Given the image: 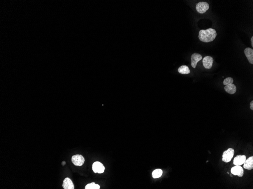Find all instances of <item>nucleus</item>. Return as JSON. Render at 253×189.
<instances>
[{
  "instance_id": "6e6552de",
  "label": "nucleus",
  "mask_w": 253,
  "mask_h": 189,
  "mask_svg": "<svg viewBox=\"0 0 253 189\" xmlns=\"http://www.w3.org/2000/svg\"><path fill=\"white\" fill-rule=\"evenodd\" d=\"M202 59V56L200 54L194 53L191 57V65L193 68L195 69L196 67L197 63Z\"/></svg>"
},
{
  "instance_id": "f8f14e48",
  "label": "nucleus",
  "mask_w": 253,
  "mask_h": 189,
  "mask_svg": "<svg viewBox=\"0 0 253 189\" xmlns=\"http://www.w3.org/2000/svg\"><path fill=\"white\" fill-rule=\"evenodd\" d=\"M224 89L226 92L231 94H235L236 91V87L233 84H229L225 86Z\"/></svg>"
},
{
  "instance_id": "ddd939ff",
  "label": "nucleus",
  "mask_w": 253,
  "mask_h": 189,
  "mask_svg": "<svg viewBox=\"0 0 253 189\" xmlns=\"http://www.w3.org/2000/svg\"><path fill=\"white\" fill-rule=\"evenodd\" d=\"M244 168L245 169L252 170L253 169V156L249 157L246 159L244 163Z\"/></svg>"
},
{
  "instance_id": "dca6fc26",
  "label": "nucleus",
  "mask_w": 253,
  "mask_h": 189,
  "mask_svg": "<svg viewBox=\"0 0 253 189\" xmlns=\"http://www.w3.org/2000/svg\"><path fill=\"white\" fill-rule=\"evenodd\" d=\"M100 186L99 185L96 184L94 182L88 184L85 186V189H99Z\"/></svg>"
},
{
  "instance_id": "6ab92c4d",
  "label": "nucleus",
  "mask_w": 253,
  "mask_h": 189,
  "mask_svg": "<svg viewBox=\"0 0 253 189\" xmlns=\"http://www.w3.org/2000/svg\"><path fill=\"white\" fill-rule=\"evenodd\" d=\"M253 37L252 36L251 38V41L252 43V47H253Z\"/></svg>"
},
{
  "instance_id": "f3484780",
  "label": "nucleus",
  "mask_w": 253,
  "mask_h": 189,
  "mask_svg": "<svg viewBox=\"0 0 253 189\" xmlns=\"http://www.w3.org/2000/svg\"><path fill=\"white\" fill-rule=\"evenodd\" d=\"M233 79L231 77H227L223 81V84L224 85H226L229 84H233Z\"/></svg>"
},
{
  "instance_id": "1a4fd4ad",
  "label": "nucleus",
  "mask_w": 253,
  "mask_h": 189,
  "mask_svg": "<svg viewBox=\"0 0 253 189\" xmlns=\"http://www.w3.org/2000/svg\"><path fill=\"white\" fill-rule=\"evenodd\" d=\"M246 159V156L239 155L236 156L234 159L233 164L235 165L241 166L244 164Z\"/></svg>"
},
{
  "instance_id": "9b49d317",
  "label": "nucleus",
  "mask_w": 253,
  "mask_h": 189,
  "mask_svg": "<svg viewBox=\"0 0 253 189\" xmlns=\"http://www.w3.org/2000/svg\"><path fill=\"white\" fill-rule=\"evenodd\" d=\"M245 53L250 64H253V50L250 48H247L245 50Z\"/></svg>"
},
{
  "instance_id": "4468645a",
  "label": "nucleus",
  "mask_w": 253,
  "mask_h": 189,
  "mask_svg": "<svg viewBox=\"0 0 253 189\" xmlns=\"http://www.w3.org/2000/svg\"><path fill=\"white\" fill-rule=\"evenodd\" d=\"M178 72L180 73L183 74H189L190 73V70L186 65H182L178 69Z\"/></svg>"
},
{
  "instance_id": "39448f33",
  "label": "nucleus",
  "mask_w": 253,
  "mask_h": 189,
  "mask_svg": "<svg viewBox=\"0 0 253 189\" xmlns=\"http://www.w3.org/2000/svg\"><path fill=\"white\" fill-rule=\"evenodd\" d=\"M92 169L94 173L101 174L104 172L105 168L100 162L97 161L93 163Z\"/></svg>"
},
{
  "instance_id": "f03ea898",
  "label": "nucleus",
  "mask_w": 253,
  "mask_h": 189,
  "mask_svg": "<svg viewBox=\"0 0 253 189\" xmlns=\"http://www.w3.org/2000/svg\"><path fill=\"white\" fill-rule=\"evenodd\" d=\"M235 151L233 149L229 148L227 150L224 151L222 154V161L226 163H228L231 161L234 155Z\"/></svg>"
},
{
  "instance_id": "0eeeda50",
  "label": "nucleus",
  "mask_w": 253,
  "mask_h": 189,
  "mask_svg": "<svg viewBox=\"0 0 253 189\" xmlns=\"http://www.w3.org/2000/svg\"><path fill=\"white\" fill-rule=\"evenodd\" d=\"M203 66L205 69H211L212 68L213 63V59L212 57L207 56L205 57L202 60Z\"/></svg>"
},
{
  "instance_id": "f257e3e1",
  "label": "nucleus",
  "mask_w": 253,
  "mask_h": 189,
  "mask_svg": "<svg viewBox=\"0 0 253 189\" xmlns=\"http://www.w3.org/2000/svg\"><path fill=\"white\" fill-rule=\"evenodd\" d=\"M216 36L217 33L215 30L212 28H208L206 30H200L198 38L201 41L207 43L214 41Z\"/></svg>"
},
{
  "instance_id": "aec40b11",
  "label": "nucleus",
  "mask_w": 253,
  "mask_h": 189,
  "mask_svg": "<svg viewBox=\"0 0 253 189\" xmlns=\"http://www.w3.org/2000/svg\"><path fill=\"white\" fill-rule=\"evenodd\" d=\"M66 163L65 162L63 161V162H62V165L63 166H64V165L66 164Z\"/></svg>"
},
{
  "instance_id": "423d86ee",
  "label": "nucleus",
  "mask_w": 253,
  "mask_h": 189,
  "mask_svg": "<svg viewBox=\"0 0 253 189\" xmlns=\"http://www.w3.org/2000/svg\"><path fill=\"white\" fill-rule=\"evenodd\" d=\"M231 172L235 176H238L239 177H242L243 176L244 171L243 169L240 166L235 165L231 168Z\"/></svg>"
},
{
  "instance_id": "7ed1b4c3",
  "label": "nucleus",
  "mask_w": 253,
  "mask_h": 189,
  "mask_svg": "<svg viewBox=\"0 0 253 189\" xmlns=\"http://www.w3.org/2000/svg\"><path fill=\"white\" fill-rule=\"evenodd\" d=\"M209 8V5L207 2H199L196 6V9L197 12L200 14L205 13Z\"/></svg>"
},
{
  "instance_id": "20e7f679",
  "label": "nucleus",
  "mask_w": 253,
  "mask_h": 189,
  "mask_svg": "<svg viewBox=\"0 0 253 189\" xmlns=\"http://www.w3.org/2000/svg\"><path fill=\"white\" fill-rule=\"evenodd\" d=\"M72 162L75 166H81L84 164L85 159L81 155L76 154L72 156Z\"/></svg>"
},
{
  "instance_id": "a211bd4d",
  "label": "nucleus",
  "mask_w": 253,
  "mask_h": 189,
  "mask_svg": "<svg viewBox=\"0 0 253 189\" xmlns=\"http://www.w3.org/2000/svg\"><path fill=\"white\" fill-rule=\"evenodd\" d=\"M250 108L251 110H253V101H252L251 102H250Z\"/></svg>"
},
{
  "instance_id": "2eb2a0df",
  "label": "nucleus",
  "mask_w": 253,
  "mask_h": 189,
  "mask_svg": "<svg viewBox=\"0 0 253 189\" xmlns=\"http://www.w3.org/2000/svg\"><path fill=\"white\" fill-rule=\"evenodd\" d=\"M163 171L161 169H157L153 171L152 176L154 178H159L162 175Z\"/></svg>"
},
{
  "instance_id": "9d476101",
  "label": "nucleus",
  "mask_w": 253,
  "mask_h": 189,
  "mask_svg": "<svg viewBox=\"0 0 253 189\" xmlns=\"http://www.w3.org/2000/svg\"><path fill=\"white\" fill-rule=\"evenodd\" d=\"M63 188L64 189H74V186L70 179L67 177L64 179L62 185Z\"/></svg>"
}]
</instances>
